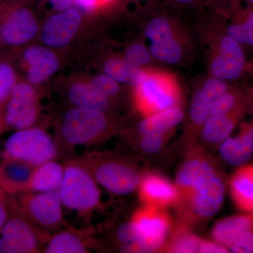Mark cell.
<instances>
[{
	"label": "cell",
	"mask_w": 253,
	"mask_h": 253,
	"mask_svg": "<svg viewBox=\"0 0 253 253\" xmlns=\"http://www.w3.org/2000/svg\"><path fill=\"white\" fill-rule=\"evenodd\" d=\"M253 229V214L224 218L213 226L212 236L214 241L229 248L243 234Z\"/></svg>",
	"instance_id": "obj_21"
},
{
	"label": "cell",
	"mask_w": 253,
	"mask_h": 253,
	"mask_svg": "<svg viewBox=\"0 0 253 253\" xmlns=\"http://www.w3.org/2000/svg\"><path fill=\"white\" fill-rule=\"evenodd\" d=\"M20 78L17 68L9 56L0 54V110Z\"/></svg>",
	"instance_id": "obj_29"
},
{
	"label": "cell",
	"mask_w": 253,
	"mask_h": 253,
	"mask_svg": "<svg viewBox=\"0 0 253 253\" xmlns=\"http://www.w3.org/2000/svg\"><path fill=\"white\" fill-rule=\"evenodd\" d=\"M231 197L239 209L253 214V165L241 166L231 176Z\"/></svg>",
	"instance_id": "obj_23"
},
{
	"label": "cell",
	"mask_w": 253,
	"mask_h": 253,
	"mask_svg": "<svg viewBox=\"0 0 253 253\" xmlns=\"http://www.w3.org/2000/svg\"><path fill=\"white\" fill-rule=\"evenodd\" d=\"M123 57L131 64L144 68L152 62L154 58L149 48L142 42L131 43L126 46Z\"/></svg>",
	"instance_id": "obj_31"
},
{
	"label": "cell",
	"mask_w": 253,
	"mask_h": 253,
	"mask_svg": "<svg viewBox=\"0 0 253 253\" xmlns=\"http://www.w3.org/2000/svg\"><path fill=\"white\" fill-rule=\"evenodd\" d=\"M88 80L96 90L111 101H113V99L116 97L121 91V83L115 81L105 73L96 75Z\"/></svg>",
	"instance_id": "obj_32"
},
{
	"label": "cell",
	"mask_w": 253,
	"mask_h": 253,
	"mask_svg": "<svg viewBox=\"0 0 253 253\" xmlns=\"http://www.w3.org/2000/svg\"><path fill=\"white\" fill-rule=\"evenodd\" d=\"M136 234L132 253H151L162 250L171 228V219L163 208L144 206L130 219Z\"/></svg>",
	"instance_id": "obj_10"
},
{
	"label": "cell",
	"mask_w": 253,
	"mask_h": 253,
	"mask_svg": "<svg viewBox=\"0 0 253 253\" xmlns=\"http://www.w3.org/2000/svg\"><path fill=\"white\" fill-rule=\"evenodd\" d=\"M76 7L86 13H91L99 9V0H74Z\"/></svg>",
	"instance_id": "obj_39"
},
{
	"label": "cell",
	"mask_w": 253,
	"mask_h": 253,
	"mask_svg": "<svg viewBox=\"0 0 253 253\" xmlns=\"http://www.w3.org/2000/svg\"><path fill=\"white\" fill-rule=\"evenodd\" d=\"M174 1L179 3V4H189V3L193 2L196 0H174Z\"/></svg>",
	"instance_id": "obj_42"
},
{
	"label": "cell",
	"mask_w": 253,
	"mask_h": 253,
	"mask_svg": "<svg viewBox=\"0 0 253 253\" xmlns=\"http://www.w3.org/2000/svg\"><path fill=\"white\" fill-rule=\"evenodd\" d=\"M137 189L144 206L166 209L174 206L177 199L174 184L156 173L142 175Z\"/></svg>",
	"instance_id": "obj_17"
},
{
	"label": "cell",
	"mask_w": 253,
	"mask_h": 253,
	"mask_svg": "<svg viewBox=\"0 0 253 253\" xmlns=\"http://www.w3.org/2000/svg\"><path fill=\"white\" fill-rule=\"evenodd\" d=\"M229 89L226 81L211 76L195 91L189 113L190 131L201 132L213 104Z\"/></svg>",
	"instance_id": "obj_16"
},
{
	"label": "cell",
	"mask_w": 253,
	"mask_h": 253,
	"mask_svg": "<svg viewBox=\"0 0 253 253\" xmlns=\"http://www.w3.org/2000/svg\"><path fill=\"white\" fill-rule=\"evenodd\" d=\"M181 100L177 82L162 71L146 70L144 79L134 86V103L144 117L180 106Z\"/></svg>",
	"instance_id": "obj_8"
},
{
	"label": "cell",
	"mask_w": 253,
	"mask_h": 253,
	"mask_svg": "<svg viewBox=\"0 0 253 253\" xmlns=\"http://www.w3.org/2000/svg\"><path fill=\"white\" fill-rule=\"evenodd\" d=\"M51 9L59 12L69 9L74 4V0H48Z\"/></svg>",
	"instance_id": "obj_40"
},
{
	"label": "cell",
	"mask_w": 253,
	"mask_h": 253,
	"mask_svg": "<svg viewBox=\"0 0 253 253\" xmlns=\"http://www.w3.org/2000/svg\"><path fill=\"white\" fill-rule=\"evenodd\" d=\"M11 214L9 194L0 188V234Z\"/></svg>",
	"instance_id": "obj_36"
},
{
	"label": "cell",
	"mask_w": 253,
	"mask_h": 253,
	"mask_svg": "<svg viewBox=\"0 0 253 253\" xmlns=\"http://www.w3.org/2000/svg\"><path fill=\"white\" fill-rule=\"evenodd\" d=\"M9 201L11 212L17 213L42 231L49 233L63 224V205L59 191L9 194Z\"/></svg>",
	"instance_id": "obj_6"
},
{
	"label": "cell",
	"mask_w": 253,
	"mask_h": 253,
	"mask_svg": "<svg viewBox=\"0 0 253 253\" xmlns=\"http://www.w3.org/2000/svg\"><path fill=\"white\" fill-rule=\"evenodd\" d=\"M13 52L10 59L23 70L26 81L38 87L47 81L60 68L56 53L47 46L28 44Z\"/></svg>",
	"instance_id": "obj_12"
},
{
	"label": "cell",
	"mask_w": 253,
	"mask_h": 253,
	"mask_svg": "<svg viewBox=\"0 0 253 253\" xmlns=\"http://www.w3.org/2000/svg\"><path fill=\"white\" fill-rule=\"evenodd\" d=\"M180 107L172 108L145 116L137 126L139 136L151 134H169L184 119Z\"/></svg>",
	"instance_id": "obj_22"
},
{
	"label": "cell",
	"mask_w": 253,
	"mask_h": 253,
	"mask_svg": "<svg viewBox=\"0 0 253 253\" xmlns=\"http://www.w3.org/2000/svg\"><path fill=\"white\" fill-rule=\"evenodd\" d=\"M59 193L63 206L82 215L91 214L101 206L99 184L76 160L65 166Z\"/></svg>",
	"instance_id": "obj_5"
},
{
	"label": "cell",
	"mask_w": 253,
	"mask_h": 253,
	"mask_svg": "<svg viewBox=\"0 0 253 253\" xmlns=\"http://www.w3.org/2000/svg\"><path fill=\"white\" fill-rule=\"evenodd\" d=\"M6 129L5 127V126L4 123H3L2 119H1V115H0V135H1V133L3 132Z\"/></svg>",
	"instance_id": "obj_41"
},
{
	"label": "cell",
	"mask_w": 253,
	"mask_h": 253,
	"mask_svg": "<svg viewBox=\"0 0 253 253\" xmlns=\"http://www.w3.org/2000/svg\"><path fill=\"white\" fill-rule=\"evenodd\" d=\"M229 249L222 245L218 244L214 241H206L201 240L198 249V253H229Z\"/></svg>",
	"instance_id": "obj_37"
},
{
	"label": "cell",
	"mask_w": 253,
	"mask_h": 253,
	"mask_svg": "<svg viewBox=\"0 0 253 253\" xmlns=\"http://www.w3.org/2000/svg\"><path fill=\"white\" fill-rule=\"evenodd\" d=\"M49 233L33 226L17 213L11 212L0 234V253H39Z\"/></svg>",
	"instance_id": "obj_13"
},
{
	"label": "cell",
	"mask_w": 253,
	"mask_h": 253,
	"mask_svg": "<svg viewBox=\"0 0 253 253\" xmlns=\"http://www.w3.org/2000/svg\"><path fill=\"white\" fill-rule=\"evenodd\" d=\"M76 161L89 171L99 185L115 195L134 192L142 176L135 166L121 158L91 154Z\"/></svg>",
	"instance_id": "obj_4"
},
{
	"label": "cell",
	"mask_w": 253,
	"mask_h": 253,
	"mask_svg": "<svg viewBox=\"0 0 253 253\" xmlns=\"http://www.w3.org/2000/svg\"><path fill=\"white\" fill-rule=\"evenodd\" d=\"M67 97L75 106L90 108L104 112H109L112 107V101L96 90L89 80L73 81L68 86Z\"/></svg>",
	"instance_id": "obj_20"
},
{
	"label": "cell",
	"mask_w": 253,
	"mask_h": 253,
	"mask_svg": "<svg viewBox=\"0 0 253 253\" xmlns=\"http://www.w3.org/2000/svg\"><path fill=\"white\" fill-rule=\"evenodd\" d=\"M82 23V11L71 6L51 15L42 26L40 38L44 45L51 49L66 47L77 35Z\"/></svg>",
	"instance_id": "obj_15"
},
{
	"label": "cell",
	"mask_w": 253,
	"mask_h": 253,
	"mask_svg": "<svg viewBox=\"0 0 253 253\" xmlns=\"http://www.w3.org/2000/svg\"><path fill=\"white\" fill-rule=\"evenodd\" d=\"M242 107L225 115H210L201 128V136L205 144L209 146H220L234 130Z\"/></svg>",
	"instance_id": "obj_19"
},
{
	"label": "cell",
	"mask_w": 253,
	"mask_h": 253,
	"mask_svg": "<svg viewBox=\"0 0 253 253\" xmlns=\"http://www.w3.org/2000/svg\"><path fill=\"white\" fill-rule=\"evenodd\" d=\"M144 35L150 42L153 57L158 61L175 65L185 57V42L172 20L165 16L152 18L145 28Z\"/></svg>",
	"instance_id": "obj_11"
},
{
	"label": "cell",
	"mask_w": 253,
	"mask_h": 253,
	"mask_svg": "<svg viewBox=\"0 0 253 253\" xmlns=\"http://www.w3.org/2000/svg\"><path fill=\"white\" fill-rule=\"evenodd\" d=\"M245 147L253 155V124L244 126L236 136Z\"/></svg>",
	"instance_id": "obj_38"
},
{
	"label": "cell",
	"mask_w": 253,
	"mask_h": 253,
	"mask_svg": "<svg viewBox=\"0 0 253 253\" xmlns=\"http://www.w3.org/2000/svg\"><path fill=\"white\" fill-rule=\"evenodd\" d=\"M116 129L108 112L73 106L63 113L58 123V144L70 149L91 146L107 139Z\"/></svg>",
	"instance_id": "obj_2"
},
{
	"label": "cell",
	"mask_w": 253,
	"mask_h": 253,
	"mask_svg": "<svg viewBox=\"0 0 253 253\" xmlns=\"http://www.w3.org/2000/svg\"><path fill=\"white\" fill-rule=\"evenodd\" d=\"M44 252L47 253H85L89 244L80 234L71 231H62L49 236Z\"/></svg>",
	"instance_id": "obj_26"
},
{
	"label": "cell",
	"mask_w": 253,
	"mask_h": 253,
	"mask_svg": "<svg viewBox=\"0 0 253 253\" xmlns=\"http://www.w3.org/2000/svg\"><path fill=\"white\" fill-rule=\"evenodd\" d=\"M39 114L38 88L20 78L0 110L5 127L15 131L31 127L36 126Z\"/></svg>",
	"instance_id": "obj_9"
},
{
	"label": "cell",
	"mask_w": 253,
	"mask_h": 253,
	"mask_svg": "<svg viewBox=\"0 0 253 253\" xmlns=\"http://www.w3.org/2000/svg\"><path fill=\"white\" fill-rule=\"evenodd\" d=\"M35 166L0 155V188L8 194L28 192Z\"/></svg>",
	"instance_id": "obj_18"
},
{
	"label": "cell",
	"mask_w": 253,
	"mask_h": 253,
	"mask_svg": "<svg viewBox=\"0 0 253 253\" xmlns=\"http://www.w3.org/2000/svg\"><path fill=\"white\" fill-rule=\"evenodd\" d=\"M226 33L240 44L253 46V10L245 13L241 20L231 23Z\"/></svg>",
	"instance_id": "obj_30"
},
{
	"label": "cell",
	"mask_w": 253,
	"mask_h": 253,
	"mask_svg": "<svg viewBox=\"0 0 253 253\" xmlns=\"http://www.w3.org/2000/svg\"><path fill=\"white\" fill-rule=\"evenodd\" d=\"M103 71L115 81L134 86L146 76V70L131 64L124 57L112 56L104 61Z\"/></svg>",
	"instance_id": "obj_25"
},
{
	"label": "cell",
	"mask_w": 253,
	"mask_h": 253,
	"mask_svg": "<svg viewBox=\"0 0 253 253\" xmlns=\"http://www.w3.org/2000/svg\"><path fill=\"white\" fill-rule=\"evenodd\" d=\"M229 251L234 253H253V229L243 234Z\"/></svg>",
	"instance_id": "obj_35"
},
{
	"label": "cell",
	"mask_w": 253,
	"mask_h": 253,
	"mask_svg": "<svg viewBox=\"0 0 253 253\" xmlns=\"http://www.w3.org/2000/svg\"><path fill=\"white\" fill-rule=\"evenodd\" d=\"M247 1L251 3V4H253V0H247Z\"/></svg>",
	"instance_id": "obj_43"
},
{
	"label": "cell",
	"mask_w": 253,
	"mask_h": 253,
	"mask_svg": "<svg viewBox=\"0 0 253 253\" xmlns=\"http://www.w3.org/2000/svg\"><path fill=\"white\" fill-rule=\"evenodd\" d=\"M169 134H151L139 136V146L146 154H154L163 149Z\"/></svg>",
	"instance_id": "obj_34"
},
{
	"label": "cell",
	"mask_w": 253,
	"mask_h": 253,
	"mask_svg": "<svg viewBox=\"0 0 253 253\" xmlns=\"http://www.w3.org/2000/svg\"><path fill=\"white\" fill-rule=\"evenodd\" d=\"M246 58L242 44L227 33L211 44L209 69L211 76L223 81H234L244 73Z\"/></svg>",
	"instance_id": "obj_14"
},
{
	"label": "cell",
	"mask_w": 253,
	"mask_h": 253,
	"mask_svg": "<svg viewBox=\"0 0 253 253\" xmlns=\"http://www.w3.org/2000/svg\"><path fill=\"white\" fill-rule=\"evenodd\" d=\"M59 145L44 129L33 126L15 131L4 143L1 154L37 167L55 161Z\"/></svg>",
	"instance_id": "obj_7"
},
{
	"label": "cell",
	"mask_w": 253,
	"mask_h": 253,
	"mask_svg": "<svg viewBox=\"0 0 253 253\" xmlns=\"http://www.w3.org/2000/svg\"><path fill=\"white\" fill-rule=\"evenodd\" d=\"M219 154L225 162L238 167L246 165L253 156L236 136H229L221 143L219 146Z\"/></svg>",
	"instance_id": "obj_28"
},
{
	"label": "cell",
	"mask_w": 253,
	"mask_h": 253,
	"mask_svg": "<svg viewBox=\"0 0 253 253\" xmlns=\"http://www.w3.org/2000/svg\"><path fill=\"white\" fill-rule=\"evenodd\" d=\"M41 28L27 0H0L1 49L13 51L31 44Z\"/></svg>",
	"instance_id": "obj_3"
},
{
	"label": "cell",
	"mask_w": 253,
	"mask_h": 253,
	"mask_svg": "<svg viewBox=\"0 0 253 253\" xmlns=\"http://www.w3.org/2000/svg\"><path fill=\"white\" fill-rule=\"evenodd\" d=\"M174 205L180 221L202 224L219 212L224 203L226 180L214 157L200 145H190L174 181Z\"/></svg>",
	"instance_id": "obj_1"
},
{
	"label": "cell",
	"mask_w": 253,
	"mask_h": 253,
	"mask_svg": "<svg viewBox=\"0 0 253 253\" xmlns=\"http://www.w3.org/2000/svg\"><path fill=\"white\" fill-rule=\"evenodd\" d=\"M65 166L55 161L37 166L32 174L28 192L59 191L64 175Z\"/></svg>",
	"instance_id": "obj_24"
},
{
	"label": "cell",
	"mask_w": 253,
	"mask_h": 253,
	"mask_svg": "<svg viewBox=\"0 0 253 253\" xmlns=\"http://www.w3.org/2000/svg\"><path fill=\"white\" fill-rule=\"evenodd\" d=\"M201 240L191 231V226L179 221L169 242L165 245L162 250L167 253H198Z\"/></svg>",
	"instance_id": "obj_27"
},
{
	"label": "cell",
	"mask_w": 253,
	"mask_h": 253,
	"mask_svg": "<svg viewBox=\"0 0 253 253\" xmlns=\"http://www.w3.org/2000/svg\"><path fill=\"white\" fill-rule=\"evenodd\" d=\"M241 107L242 106L239 104L238 96L229 89L216 100L211 109V115L229 114Z\"/></svg>",
	"instance_id": "obj_33"
},
{
	"label": "cell",
	"mask_w": 253,
	"mask_h": 253,
	"mask_svg": "<svg viewBox=\"0 0 253 253\" xmlns=\"http://www.w3.org/2000/svg\"><path fill=\"white\" fill-rule=\"evenodd\" d=\"M0 50H1V46H0Z\"/></svg>",
	"instance_id": "obj_44"
}]
</instances>
